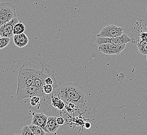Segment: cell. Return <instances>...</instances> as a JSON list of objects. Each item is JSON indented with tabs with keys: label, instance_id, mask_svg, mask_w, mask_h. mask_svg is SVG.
I'll return each instance as SVG.
<instances>
[{
	"label": "cell",
	"instance_id": "cell-1",
	"mask_svg": "<svg viewBox=\"0 0 147 135\" xmlns=\"http://www.w3.org/2000/svg\"><path fill=\"white\" fill-rule=\"evenodd\" d=\"M57 95L66 104L71 103L82 109L87 104V98L84 87L75 83H67L59 87Z\"/></svg>",
	"mask_w": 147,
	"mask_h": 135
},
{
	"label": "cell",
	"instance_id": "cell-2",
	"mask_svg": "<svg viewBox=\"0 0 147 135\" xmlns=\"http://www.w3.org/2000/svg\"><path fill=\"white\" fill-rule=\"evenodd\" d=\"M34 62L26 61L20 68L18 76V86L34 85V80L39 70L34 67Z\"/></svg>",
	"mask_w": 147,
	"mask_h": 135
},
{
	"label": "cell",
	"instance_id": "cell-3",
	"mask_svg": "<svg viewBox=\"0 0 147 135\" xmlns=\"http://www.w3.org/2000/svg\"><path fill=\"white\" fill-rule=\"evenodd\" d=\"M43 91L34 85L17 86L16 97L18 101L26 98H31L34 96L42 97L45 96Z\"/></svg>",
	"mask_w": 147,
	"mask_h": 135
},
{
	"label": "cell",
	"instance_id": "cell-4",
	"mask_svg": "<svg viewBox=\"0 0 147 135\" xmlns=\"http://www.w3.org/2000/svg\"><path fill=\"white\" fill-rule=\"evenodd\" d=\"M15 17H16V9L12 3H0V26L9 23Z\"/></svg>",
	"mask_w": 147,
	"mask_h": 135
},
{
	"label": "cell",
	"instance_id": "cell-5",
	"mask_svg": "<svg viewBox=\"0 0 147 135\" xmlns=\"http://www.w3.org/2000/svg\"><path fill=\"white\" fill-rule=\"evenodd\" d=\"M132 39L125 34H123L119 37L109 38L103 37H96V45H99L107 44V43H113L114 44L119 45H126L128 43L131 42Z\"/></svg>",
	"mask_w": 147,
	"mask_h": 135
},
{
	"label": "cell",
	"instance_id": "cell-6",
	"mask_svg": "<svg viewBox=\"0 0 147 135\" xmlns=\"http://www.w3.org/2000/svg\"><path fill=\"white\" fill-rule=\"evenodd\" d=\"M124 29L115 25H108L102 29L98 35V37L113 38L119 37L123 34Z\"/></svg>",
	"mask_w": 147,
	"mask_h": 135
},
{
	"label": "cell",
	"instance_id": "cell-7",
	"mask_svg": "<svg viewBox=\"0 0 147 135\" xmlns=\"http://www.w3.org/2000/svg\"><path fill=\"white\" fill-rule=\"evenodd\" d=\"M99 51L107 55H119L125 48L126 45H119L107 43L98 46Z\"/></svg>",
	"mask_w": 147,
	"mask_h": 135
},
{
	"label": "cell",
	"instance_id": "cell-8",
	"mask_svg": "<svg viewBox=\"0 0 147 135\" xmlns=\"http://www.w3.org/2000/svg\"><path fill=\"white\" fill-rule=\"evenodd\" d=\"M19 23L17 17L11 20L9 23L0 26V35L1 37L11 38L13 36V29L14 25Z\"/></svg>",
	"mask_w": 147,
	"mask_h": 135
},
{
	"label": "cell",
	"instance_id": "cell-9",
	"mask_svg": "<svg viewBox=\"0 0 147 135\" xmlns=\"http://www.w3.org/2000/svg\"><path fill=\"white\" fill-rule=\"evenodd\" d=\"M33 118L32 119L31 124H34L37 126L41 127L44 130L47 124L48 116L43 113H32Z\"/></svg>",
	"mask_w": 147,
	"mask_h": 135
},
{
	"label": "cell",
	"instance_id": "cell-10",
	"mask_svg": "<svg viewBox=\"0 0 147 135\" xmlns=\"http://www.w3.org/2000/svg\"><path fill=\"white\" fill-rule=\"evenodd\" d=\"M59 125L57 123V117L48 116L44 130L47 133H54L59 128Z\"/></svg>",
	"mask_w": 147,
	"mask_h": 135
},
{
	"label": "cell",
	"instance_id": "cell-11",
	"mask_svg": "<svg viewBox=\"0 0 147 135\" xmlns=\"http://www.w3.org/2000/svg\"><path fill=\"white\" fill-rule=\"evenodd\" d=\"M13 41L18 47L22 48L28 44V37L24 33L18 35H14Z\"/></svg>",
	"mask_w": 147,
	"mask_h": 135
},
{
	"label": "cell",
	"instance_id": "cell-12",
	"mask_svg": "<svg viewBox=\"0 0 147 135\" xmlns=\"http://www.w3.org/2000/svg\"><path fill=\"white\" fill-rule=\"evenodd\" d=\"M29 128L31 130V132L34 135H45V130L41 127L37 126L34 124H31L29 125Z\"/></svg>",
	"mask_w": 147,
	"mask_h": 135
},
{
	"label": "cell",
	"instance_id": "cell-13",
	"mask_svg": "<svg viewBox=\"0 0 147 135\" xmlns=\"http://www.w3.org/2000/svg\"><path fill=\"white\" fill-rule=\"evenodd\" d=\"M25 31V27L23 23H17L14 27L13 29V34L14 35H18L20 34L24 33Z\"/></svg>",
	"mask_w": 147,
	"mask_h": 135
},
{
	"label": "cell",
	"instance_id": "cell-14",
	"mask_svg": "<svg viewBox=\"0 0 147 135\" xmlns=\"http://www.w3.org/2000/svg\"><path fill=\"white\" fill-rule=\"evenodd\" d=\"M137 47L139 52L142 55H147V42H142L139 39L137 42Z\"/></svg>",
	"mask_w": 147,
	"mask_h": 135
},
{
	"label": "cell",
	"instance_id": "cell-15",
	"mask_svg": "<svg viewBox=\"0 0 147 135\" xmlns=\"http://www.w3.org/2000/svg\"><path fill=\"white\" fill-rule=\"evenodd\" d=\"M57 89L54 88L53 86L51 85L45 84L43 87V91L45 95H50L53 93L54 90Z\"/></svg>",
	"mask_w": 147,
	"mask_h": 135
},
{
	"label": "cell",
	"instance_id": "cell-16",
	"mask_svg": "<svg viewBox=\"0 0 147 135\" xmlns=\"http://www.w3.org/2000/svg\"><path fill=\"white\" fill-rule=\"evenodd\" d=\"M11 39L9 37H1L0 38V49H3L9 45L10 43Z\"/></svg>",
	"mask_w": 147,
	"mask_h": 135
},
{
	"label": "cell",
	"instance_id": "cell-17",
	"mask_svg": "<svg viewBox=\"0 0 147 135\" xmlns=\"http://www.w3.org/2000/svg\"><path fill=\"white\" fill-rule=\"evenodd\" d=\"M20 135H34L27 125L23 127L22 129L20 130Z\"/></svg>",
	"mask_w": 147,
	"mask_h": 135
},
{
	"label": "cell",
	"instance_id": "cell-18",
	"mask_svg": "<svg viewBox=\"0 0 147 135\" xmlns=\"http://www.w3.org/2000/svg\"><path fill=\"white\" fill-rule=\"evenodd\" d=\"M41 101V97L38 96H34L30 98V104L31 106L34 107L37 104H40Z\"/></svg>",
	"mask_w": 147,
	"mask_h": 135
},
{
	"label": "cell",
	"instance_id": "cell-19",
	"mask_svg": "<svg viewBox=\"0 0 147 135\" xmlns=\"http://www.w3.org/2000/svg\"><path fill=\"white\" fill-rule=\"evenodd\" d=\"M139 40L142 42H147V32H143L139 34Z\"/></svg>",
	"mask_w": 147,
	"mask_h": 135
},
{
	"label": "cell",
	"instance_id": "cell-20",
	"mask_svg": "<svg viewBox=\"0 0 147 135\" xmlns=\"http://www.w3.org/2000/svg\"><path fill=\"white\" fill-rule=\"evenodd\" d=\"M57 123L60 125H63L65 123V120L62 116H59L58 118H57Z\"/></svg>",
	"mask_w": 147,
	"mask_h": 135
},
{
	"label": "cell",
	"instance_id": "cell-21",
	"mask_svg": "<svg viewBox=\"0 0 147 135\" xmlns=\"http://www.w3.org/2000/svg\"><path fill=\"white\" fill-rule=\"evenodd\" d=\"M91 127V124L90 123H86V124H85V127L86 128H90Z\"/></svg>",
	"mask_w": 147,
	"mask_h": 135
},
{
	"label": "cell",
	"instance_id": "cell-22",
	"mask_svg": "<svg viewBox=\"0 0 147 135\" xmlns=\"http://www.w3.org/2000/svg\"><path fill=\"white\" fill-rule=\"evenodd\" d=\"M1 35H0V38H1Z\"/></svg>",
	"mask_w": 147,
	"mask_h": 135
},
{
	"label": "cell",
	"instance_id": "cell-23",
	"mask_svg": "<svg viewBox=\"0 0 147 135\" xmlns=\"http://www.w3.org/2000/svg\"></svg>",
	"mask_w": 147,
	"mask_h": 135
}]
</instances>
